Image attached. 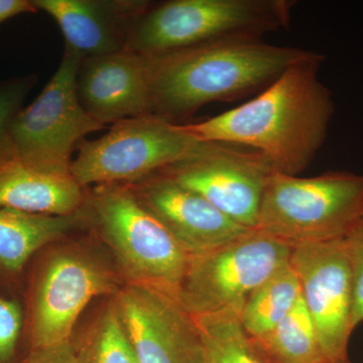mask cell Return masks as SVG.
<instances>
[{
    "mask_svg": "<svg viewBox=\"0 0 363 363\" xmlns=\"http://www.w3.org/2000/svg\"><path fill=\"white\" fill-rule=\"evenodd\" d=\"M313 52L259 40L215 43L143 56L150 114L178 124L205 105L264 90L289 67Z\"/></svg>",
    "mask_w": 363,
    "mask_h": 363,
    "instance_id": "7a4b0ae2",
    "label": "cell"
},
{
    "mask_svg": "<svg viewBox=\"0 0 363 363\" xmlns=\"http://www.w3.org/2000/svg\"><path fill=\"white\" fill-rule=\"evenodd\" d=\"M79 101L106 125L150 114L147 61L130 49L83 60L77 77Z\"/></svg>",
    "mask_w": 363,
    "mask_h": 363,
    "instance_id": "5bb4252c",
    "label": "cell"
},
{
    "mask_svg": "<svg viewBox=\"0 0 363 363\" xmlns=\"http://www.w3.org/2000/svg\"><path fill=\"white\" fill-rule=\"evenodd\" d=\"M362 226H363V220H362Z\"/></svg>",
    "mask_w": 363,
    "mask_h": 363,
    "instance_id": "83f0119b",
    "label": "cell"
},
{
    "mask_svg": "<svg viewBox=\"0 0 363 363\" xmlns=\"http://www.w3.org/2000/svg\"><path fill=\"white\" fill-rule=\"evenodd\" d=\"M292 247L252 229L235 240L190 255L176 298L194 318L241 313L247 298L290 262Z\"/></svg>",
    "mask_w": 363,
    "mask_h": 363,
    "instance_id": "52a82bcc",
    "label": "cell"
},
{
    "mask_svg": "<svg viewBox=\"0 0 363 363\" xmlns=\"http://www.w3.org/2000/svg\"><path fill=\"white\" fill-rule=\"evenodd\" d=\"M52 245L33 257L26 294V339L30 350L69 342L79 317L94 298H112L123 281L95 248L82 242Z\"/></svg>",
    "mask_w": 363,
    "mask_h": 363,
    "instance_id": "3957f363",
    "label": "cell"
},
{
    "mask_svg": "<svg viewBox=\"0 0 363 363\" xmlns=\"http://www.w3.org/2000/svg\"><path fill=\"white\" fill-rule=\"evenodd\" d=\"M82 363H138L113 298L100 308L73 342Z\"/></svg>",
    "mask_w": 363,
    "mask_h": 363,
    "instance_id": "44dd1931",
    "label": "cell"
},
{
    "mask_svg": "<svg viewBox=\"0 0 363 363\" xmlns=\"http://www.w3.org/2000/svg\"><path fill=\"white\" fill-rule=\"evenodd\" d=\"M324 56L314 52L297 62L257 97L198 123L183 124L200 142L248 147L276 173L298 176L326 140L334 112L331 91L321 82Z\"/></svg>",
    "mask_w": 363,
    "mask_h": 363,
    "instance_id": "6da1fadb",
    "label": "cell"
},
{
    "mask_svg": "<svg viewBox=\"0 0 363 363\" xmlns=\"http://www.w3.org/2000/svg\"><path fill=\"white\" fill-rule=\"evenodd\" d=\"M33 85L32 77L14 79L0 84V164L16 159L11 124Z\"/></svg>",
    "mask_w": 363,
    "mask_h": 363,
    "instance_id": "7402d4cb",
    "label": "cell"
},
{
    "mask_svg": "<svg viewBox=\"0 0 363 363\" xmlns=\"http://www.w3.org/2000/svg\"><path fill=\"white\" fill-rule=\"evenodd\" d=\"M83 58L65 47L56 73L32 104L11 124L16 159L48 171L71 173L72 154L83 138L105 125L79 101L77 77Z\"/></svg>",
    "mask_w": 363,
    "mask_h": 363,
    "instance_id": "9c48e42d",
    "label": "cell"
},
{
    "mask_svg": "<svg viewBox=\"0 0 363 363\" xmlns=\"http://www.w3.org/2000/svg\"><path fill=\"white\" fill-rule=\"evenodd\" d=\"M203 142L182 124L145 116L123 119L94 140H83L70 172L82 188L130 184L147 178L195 152Z\"/></svg>",
    "mask_w": 363,
    "mask_h": 363,
    "instance_id": "ba28073f",
    "label": "cell"
},
{
    "mask_svg": "<svg viewBox=\"0 0 363 363\" xmlns=\"http://www.w3.org/2000/svg\"><path fill=\"white\" fill-rule=\"evenodd\" d=\"M84 208L70 216H48L0 208V276L16 281L33 257L84 223Z\"/></svg>",
    "mask_w": 363,
    "mask_h": 363,
    "instance_id": "e0dca14e",
    "label": "cell"
},
{
    "mask_svg": "<svg viewBox=\"0 0 363 363\" xmlns=\"http://www.w3.org/2000/svg\"><path fill=\"white\" fill-rule=\"evenodd\" d=\"M301 285L290 262L253 291L247 298L240 321L250 338L267 335L281 323L301 298Z\"/></svg>",
    "mask_w": 363,
    "mask_h": 363,
    "instance_id": "ac0fdd59",
    "label": "cell"
},
{
    "mask_svg": "<svg viewBox=\"0 0 363 363\" xmlns=\"http://www.w3.org/2000/svg\"><path fill=\"white\" fill-rule=\"evenodd\" d=\"M157 173L201 195L240 225L255 229L262 196L274 171L255 150L203 142L192 154Z\"/></svg>",
    "mask_w": 363,
    "mask_h": 363,
    "instance_id": "30bf717a",
    "label": "cell"
},
{
    "mask_svg": "<svg viewBox=\"0 0 363 363\" xmlns=\"http://www.w3.org/2000/svg\"><path fill=\"white\" fill-rule=\"evenodd\" d=\"M23 363H82L79 359L77 352L72 341L28 350Z\"/></svg>",
    "mask_w": 363,
    "mask_h": 363,
    "instance_id": "d4e9b609",
    "label": "cell"
},
{
    "mask_svg": "<svg viewBox=\"0 0 363 363\" xmlns=\"http://www.w3.org/2000/svg\"><path fill=\"white\" fill-rule=\"evenodd\" d=\"M37 11L30 0H0V23L20 14Z\"/></svg>",
    "mask_w": 363,
    "mask_h": 363,
    "instance_id": "484cf974",
    "label": "cell"
},
{
    "mask_svg": "<svg viewBox=\"0 0 363 363\" xmlns=\"http://www.w3.org/2000/svg\"><path fill=\"white\" fill-rule=\"evenodd\" d=\"M342 363H351V362H350V360H348V362H342Z\"/></svg>",
    "mask_w": 363,
    "mask_h": 363,
    "instance_id": "4316f807",
    "label": "cell"
},
{
    "mask_svg": "<svg viewBox=\"0 0 363 363\" xmlns=\"http://www.w3.org/2000/svg\"><path fill=\"white\" fill-rule=\"evenodd\" d=\"M195 320L200 335L199 363H266L243 328L240 313Z\"/></svg>",
    "mask_w": 363,
    "mask_h": 363,
    "instance_id": "ffe728a7",
    "label": "cell"
},
{
    "mask_svg": "<svg viewBox=\"0 0 363 363\" xmlns=\"http://www.w3.org/2000/svg\"><path fill=\"white\" fill-rule=\"evenodd\" d=\"M26 336L25 306L14 298L0 295V363H14Z\"/></svg>",
    "mask_w": 363,
    "mask_h": 363,
    "instance_id": "603a6c76",
    "label": "cell"
},
{
    "mask_svg": "<svg viewBox=\"0 0 363 363\" xmlns=\"http://www.w3.org/2000/svg\"><path fill=\"white\" fill-rule=\"evenodd\" d=\"M84 213L125 284L176 297L190 255L143 206L128 184L93 186L86 191Z\"/></svg>",
    "mask_w": 363,
    "mask_h": 363,
    "instance_id": "277c9868",
    "label": "cell"
},
{
    "mask_svg": "<svg viewBox=\"0 0 363 363\" xmlns=\"http://www.w3.org/2000/svg\"><path fill=\"white\" fill-rule=\"evenodd\" d=\"M252 341L266 363H328L302 295L281 323Z\"/></svg>",
    "mask_w": 363,
    "mask_h": 363,
    "instance_id": "d6986e66",
    "label": "cell"
},
{
    "mask_svg": "<svg viewBox=\"0 0 363 363\" xmlns=\"http://www.w3.org/2000/svg\"><path fill=\"white\" fill-rule=\"evenodd\" d=\"M291 267L297 274L303 302L312 318L326 362H348L352 326V272L345 240L292 247Z\"/></svg>",
    "mask_w": 363,
    "mask_h": 363,
    "instance_id": "8fae6325",
    "label": "cell"
},
{
    "mask_svg": "<svg viewBox=\"0 0 363 363\" xmlns=\"http://www.w3.org/2000/svg\"><path fill=\"white\" fill-rule=\"evenodd\" d=\"M290 0H172L147 9L131 30L128 48L157 56L197 45L259 40L290 26Z\"/></svg>",
    "mask_w": 363,
    "mask_h": 363,
    "instance_id": "5b68a950",
    "label": "cell"
},
{
    "mask_svg": "<svg viewBox=\"0 0 363 363\" xmlns=\"http://www.w3.org/2000/svg\"><path fill=\"white\" fill-rule=\"evenodd\" d=\"M112 298L138 363H199L197 322L176 297L124 284Z\"/></svg>",
    "mask_w": 363,
    "mask_h": 363,
    "instance_id": "7c38bea8",
    "label": "cell"
},
{
    "mask_svg": "<svg viewBox=\"0 0 363 363\" xmlns=\"http://www.w3.org/2000/svg\"><path fill=\"white\" fill-rule=\"evenodd\" d=\"M363 220V174L276 173L267 182L255 230L291 247L345 238Z\"/></svg>",
    "mask_w": 363,
    "mask_h": 363,
    "instance_id": "8992f818",
    "label": "cell"
},
{
    "mask_svg": "<svg viewBox=\"0 0 363 363\" xmlns=\"http://www.w3.org/2000/svg\"><path fill=\"white\" fill-rule=\"evenodd\" d=\"M86 190L71 173L35 168L18 159L0 164V208L70 216L85 206Z\"/></svg>",
    "mask_w": 363,
    "mask_h": 363,
    "instance_id": "2e32d148",
    "label": "cell"
},
{
    "mask_svg": "<svg viewBox=\"0 0 363 363\" xmlns=\"http://www.w3.org/2000/svg\"><path fill=\"white\" fill-rule=\"evenodd\" d=\"M344 240L352 272V326L355 330L363 322V226L351 231Z\"/></svg>",
    "mask_w": 363,
    "mask_h": 363,
    "instance_id": "cb8c5ba5",
    "label": "cell"
},
{
    "mask_svg": "<svg viewBox=\"0 0 363 363\" xmlns=\"http://www.w3.org/2000/svg\"><path fill=\"white\" fill-rule=\"evenodd\" d=\"M128 185L189 255L213 250L252 230L231 220L201 195L162 174L155 173Z\"/></svg>",
    "mask_w": 363,
    "mask_h": 363,
    "instance_id": "4fadbf2b",
    "label": "cell"
},
{
    "mask_svg": "<svg viewBox=\"0 0 363 363\" xmlns=\"http://www.w3.org/2000/svg\"><path fill=\"white\" fill-rule=\"evenodd\" d=\"M32 4L57 21L66 47L84 59L128 48L135 21L150 7L145 1L119 0H32Z\"/></svg>",
    "mask_w": 363,
    "mask_h": 363,
    "instance_id": "9a60e30c",
    "label": "cell"
}]
</instances>
